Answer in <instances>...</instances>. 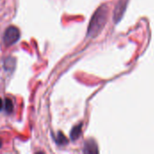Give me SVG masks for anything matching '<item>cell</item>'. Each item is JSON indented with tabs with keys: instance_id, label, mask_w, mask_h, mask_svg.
<instances>
[{
	"instance_id": "3",
	"label": "cell",
	"mask_w": 154,
	"mask_h": 154,
	"mask_svg": "<svg viewBox=\"0 0 154 154\" xmlns=\"http://www.w3.org/2000/svg\"><path fill=\"white\" fill-rule=\"evenodd\" d=\"M128 2L129 0H119L118 3L116 5L115 11H114V20L116 22V23H117L118 22L121 21V19L123 18L126 7L128 5Z\"/></svg>"
},
{
	"instance_id": "1",
	"label": "cell",
	"mask_w": 154,
	"mask_h": 154,
	"mask_svg": "<svg viewBox=\"0 0 154 154\" xmlns=\"http://www.w3.org/2000/svg\"><path fill=\"white\" fill-rule=\"evenodd\" d=\"M108 16V7L106 5H101L97 9L95 14H93L89 25L88 28V36L95 37L97 36L104 28Z\"/></svg>"
},
{
	"instance_id": "9",
	"label": "cell",
	"mask_w": 154,
	"mask_h": 154,
	"mask_svg": "<svg viewBox=\"0 0 154 154\" xmlns=\"http://www.w3.org/2000/svg\"><path fill=\"white\" fill-rule=\"evenodd\" d=\"M4 107V103H3V101H2V99L0 98V111L2 110V108Z\"/></svg>"
},
{
	"instance_id": "4",
	"label": "cell",
	"mask_w": 154,
	"mask_h": 154,
	"mask_svg": "<svg viewBox=\"0 0 154 154\" xmlns=\"http://www.w3.org/2000/svg\"><path fill=\"white\" fill-rule=\"evenodd\" d=\"M83 152L85 153H97L99 151H98V148H97V145L96 142L94 140L90 139V140H88V142L85 143Z\"/></svg>"
},
{
	"instance_id": "2",
	"label": "cell",
	"mask_w": 154,
	"mask_h": 154,
	"mask_svg": "<svg viewBox=\"0 0 154 154\" xmlns=\"http://www.w3.org/2000/svg\"><path fill=\"white\" fill-rule=\"evenodd\" d=\"M20 38V31L15 26H9L4 33V43L6 46L14 44Z\"/></svg>"
},
{
	"instance_id": "8",
	"label": "cell",
	"mask_w": 154,
	"mask_h": 154,
	"mask_svg": "<svg viewBox=\"0 0 154 154\" xmlns=\"http://www.w3.org/2000/svg\"><path fill=\"white\" fill-rule=\"evenodd\" d=\"M4 106H5V110L6 111V113H8V114L12 113V111H13V108H14L13 101H12L10 98H6V99L5 100Z\"/></svg>"
},
{
	"instance_id": "10",
	"label": "cell",
	"mask_w": 154,
	"mask_h": 154,
	"mask_svg": "<svg viewBox=\"0 0 154 154\" xmlns=\"http://www.w3.org/2000/svg\"><path fill=\"white\" fill-rule=\"evenodd\" d=\"M1 146H2V140L0 139V148H1Z\"/></svg>"
},
{
	"instance_id": "7",
	"label": "cell",
	"mask_w": 154,
	"mask_h": 154,
	"mask_svg": "<svg viewBox=\"0 0 154 154\" xmlns=\"http://www.w3.org/2000/svg\"><path fill=\"white\" fill-rule=\"evenodd\" d=\"M14 65H15V60L13 58H8L5 60V69L9 70H13L14 69Z\"/></svg>"
},
{
	"instance_id": "5",
	"label": "cell",
	"mask_w": 154,
	"mask_h": 154,
	"mask_svg": "<svg viewBox=\"0 0 154 154\" xmlns=\"http://www.w3.org/2000/svg\"><path fill=\"white\" fill-rule=\"evenodd\" d=\"M81 131H82V124H79V125H76L70 132V139L72 141H76L80 136Z\"/></svg>"
},
{
	"instance_id": "6",
	"label": "cell",
	"mask_w": 154,
	"mask_h": 154,
	"mask_svg": "<svg viewBox=\"0 0 154 154\" xmlns=\"http://www.w3.org/2000/svg\"><path fill=\"white\" fill-rule=\"evenodd\" d=\"M55 142L60 146H63V145L68 144V139L66 138V136L61 132H59L58 133L57 137L55 138Z\"/></svg>"
}]
</instances>
